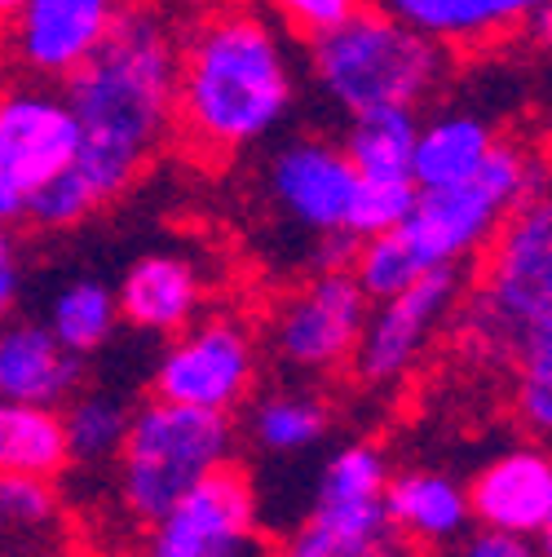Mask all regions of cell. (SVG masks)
Here are the masks:
<instances>
[{
	"label": "cell",
	"instance_id": "16",
	"mask_svg": "<svg viewBox=\"0 0 552 557\" xmlns=\"http://www.w3.org/2000/svg\"><path fill=\"white\" fill-rule=\"evenodd\" d=\"M199 306H203V274L186 252L137 257L115 288L120 323L151 336L181 332L190 319H199Z\"/></svg>",
	"mask_w": 552,
	"mask_h": 557
},
{
	"label": "cell",
	"instance_id": "5",
	"mask_svg": "<svg viewBox=\"0 0 552 557\" xmlns=\"http://www.w3.org/2000/svg\"><path fill=\"white\" fill-rule=\"evenodd\" d=\"M539 195H543V160L526 143L500 133L487 164L468 182L421 190L406 222L393 231L411 252V261H416V270L429 274V270L464 265L468 257H477L517 208Z\"/></svg>",
	"mask_w": 552,
	"mask_h": 557
},
{
	"label": "cell",
	"instance_id": "13",
	"mask_svg": "<svg viewBox=\"0 0 552 557\" xmlns=\"http://www.w3.org/2000/svg\"><path fill=\"white\" fill-rule=\"evenodd\" d=\"M76 160V120L49 81L0 89V182L27 199Z\"/></svg>",
	"mask_w": 552,
	"mask_h": 557
},
{
	"label": "cell",
	"instance_id": "30",
	"mask_svg": "<svg viewBox=\"0 0 552 557\" xmlns=\"http://www.w3.org/2000/svg\"><path fill=\"white\" fill-rule=\"evenodd\" d=\"M23 297V252L14 226H0V319H10Z\"/></svg>",
	"mask_w": 552,
	"mask_h": 557
},
{
	"label": "cell",
	"instance_id": "8",
	"mask_svg": "<svg viewBox=\"0 0 552 557\" xmlns=\"http://www.w3.org/2000/svg\"><path fill=\"white\" fill-rule=\"evenodd\" d=\"M261 376V345L252 327L235 314L190 319L168 336L164 355L151 372V389L164 403L199 411H239Z\"/></svg>",
	"mask_w": 552,
	"mask_h": 557
},
{
	"label": "cell",
	"instance_id": "27",
	"mask_svg": "<svg viewBox=\"0 0 552 557\" xmlns=\"http://www.w3.org/2000/svg\"><path fill=\"white\" fill-rule=\"evenodd\" d=\"M58 518V492L53 478L36 473H0V527L10 531H45Z\"/></svg>",
	"mask_w": 552,
	"mask_h": 557
},
{
	"label": "cell",
	"instance_id": "23",
	"mask_svg": "<svg viewBox=\"0 0 552 557\" xmlns=\"http://www.w3.org/2000/svg\"><path fill=\"white\" fill-rule=\"evenodd\" d=\"M331 430V407L310 389H274L248 407V434L269 456H301Z\"/></svg>",
	"mask_w": 552,
	"mask_h": 557
},
{
	"label": "cell",
	"instance_id": "22",
	"mask_svg": "<svg viewBox=\"0 0 552 557\" xmlns=\"http://www.w3.org/2000/svg\"><path fill=\"white\" fill-rule=\"evenodd\" d=\"M66 469V443L58 407H36L0 394V473L58 478Z\"/></svg>",
	"mask_w": 552,
	"mask_h": 557
},
{
	"label": "cell",
	"instance_id": "31",
	"mask_svg": "<svg viewBox=\"0 0 552 557\" xmlns=\"http://www.w3.org/2000/svg\"><path fill=\"white\" fill-rule=\"evenodd\" d=\"M27 218V195L14 190L10 182H0V226H18Z\"/></svg>",
	"mask_w": 552,
	"mask_h": 557
},
{
	"label": "cell",
	"instance_id": "9",
	"mask_svg": "<svg viewBox=\"0 0 552 557\" xmlns=\"http://www.w3.org/2000/svg\"><path fill=\"white\" fill-rule=\"evenodd\" d=\"M137 557H256L261 548V509L256 486L243 469L226 465L195 482L155 522L142 527Z\"/></svg>",
	"mask_w": 552,
	"mask_h": 557
},
{
	"label": "cell",
	"instance_id": "24",
	"mask_svg": "<svg viewBox=\"0 0 552 557\" xmlns=\"http://www.w3.org/2000/svg\"><path fill=\"white\" fill-rule=\"evenodd\" d=\"M128 403L120 394L106 389H76L58 407V421H62V443H66V465H111L124 430H128Z\"/></svg>",
	"mask_w": 552,
	"mask_h": 557
},
{
	"label": "cell",
	"instance_id": "28",
	"mask_svg": "<svg viewBox=\"0 0 552 557\" xmlns=\"http://www.w3.org/2000/svg\"><path fill=\"white\" fill-rule=\"evenodd\" d=\"M363 5L367 0H261V10L279 27H288L292 36H301V40H314V36L340 27Z\"/></svg>",
	"mask_w": 552,
	"mask_h": 557
},
{
	"label": "cell",
	"instance_id": "6",
	"mask_svg": "<svg viewBox=\"0 0 552 557\" xmlns=\"http://www.w3.org/2000/svg\"><path fill=\"white\" fill-rule=\"evenodd\" d=\"M235 460V425L226 411H199L151 398L128 411V430L115 451V492L128 522L147 527L177 505L195 482Z\"/></svg>",
	"mask_w": 552,
	"mask_h": 557
},
{
	"label": "cell",
	"instance_id": "3",
	"mask_svg": "<svg viewBox=\"0 0 552 557\" xmlns=\"http://www.w3.org/2000/svg\"><path fill=\"white\" fill-rule=\"evenodd\" d=\"M451 49L434 45L416 27L393 18L385 5H363L340 27L310 40V76L331 107H411L438 94L447 81Z\"/></svg>",
	"mask_w": 552,
	"mask_h": 557
},
{
	"label": "cell",
	"instance_id": "11",
	"mask_svg": "<svg viewBox=\"0 0 552 557\" xmlns=\"http://www.w3.org/2000/svg\"><path fill=\"white\" fill-rule=\"evenodd\" d=\"M372 297L350 270H318L305 288L279 301L269 319V345L297 372H336L350 368L367 323Z\"/></svg>",
	"mask_w": 552,
	"mask_h": 557
},
{
	"label": "cell",
	"instance_id": "1",
	"mask_svg": "<svg viewBox=\"0 0 552 557\" xmlns=\"http://www.w3.org/2000/svg\"><path fill=\"white\" fill-rule=\"evenodd\" d=\"M76 120V160L27 199L45 231H72L115 203L160 147L177 111V32L142 0H128L111 36L62 81Z\"/></svg>",
	"mask_w": 552,
	"mask_h": 557
},
{
	"label": "cell",
	"instance_id": "15",
	"mask_svg": "<svg viewBox=\"0 0 552 557\" xmlns=\"http://www.w3.org/2000/svg\"><path fill=\"white\" fill-rule=\"evenodd\" d=\"M468 492L473 527H487L517 540H543L552 531V460L539 443L500 451L477 469Z\"/></svg>",
	"mask_w": 552,
	"mask_h": 557
},
{
	"label": "cell",
	"instance_id": "7",
	"mask_svg": "<svg viewBox=\"0 0 552 557\" xmlns=\"http://www.w3.org/2000/svg\"><path fill=\"white\" fill-rule=\"evenodd\" d=\"M389 460L372 443L340 447L310 496V513L284 535L279 557H398V531L385 505Z\"/></svg>",
	"mask_w": 552,
	"mask_h": 557
},
{
	"label": "cell",
	"instance_id": "18",
	"mask_svg": "<svg viewBox=\"0 0 552 557\" xmlns=\"http://www.w3.org/2000/svg\"><path fill=\"white\" fill-rule=\"evenodd\" d=\"M85 381V359L36 319H0V394L36 403V407H62Z\"/></svg>",
	"mask_w": 552,
	"mask_h": 557
},
{
	"label": "cell",
	"instance_id": "10",
	"mask_svg": "<svg viewBox=\"0 0 552 557\" xmlns=\"http://www.w3.org/2000/svg\"><path fill=\"white\" fill-rule=\"evenodd\" d=\"M464 265L429 270L416 284L398 288L393 297L372 301L359 350H354V372L363 385H393L411 368L421 363V355L434 345V336L447 327V319L464 306Z\"/></svg>",
	"mask_w": 552,
	"mask_h": 557
},
{
	"label": "cell",
	"instance_id": "20",
	"mask_svg": "<svg viewBox=\"0 0 552 557\" xmlns=\"http://www.w3.org/2000/svg\"><path fill=\"white\" fill-rule=\"evenodd\" d=\"M385 505H389V522H393L398 540L455 544L473 527L464 482L442 473V469H402V473H389Z\"/></svg>",
	"mask_w": 552,
	"mask_h": 557
},
{
	"label": "cell",
	"instance_id": "21",
	"mask_svg": "<svg viewBox=\"0 0 552 557\" xmlns=\"http://www.w3.org/2000/svg\"><path fill=\"white\" fill-rule=\"evenodd\" d=\"M421 115L411 107H367L344 115L340 151L359 177H411V147H416Z\"/></svg>",
	"mask_w": 552,
	"mask_h": 557
},
{
	"label": "cell",
	"instance_id": "29",
	"mask_svg": "<svg viewBox=\"0 0 552 557\" xmlns=\"http://www.w3.org/2000/svg\"><path fill=\"white\" fill-rule=\"evenodd\" d=\"M447 557H543V548L535 540H517V535H500L487 527H468L455 544H447Z\"/></svg>",
	"mask_w": 552,
	"mask_h": 557
},
{
	"label": "cell",
	"instance_id": "2",
	"mask_svg": "<svg viewBox=\"0 0 552 557\" xmlns=\"http://www.w3.org/2000/svg\"><path fill=\"white\" fill-rule=\"evenodd\" d=\"M297 94V53L261 5L226 0L177 36L173 133L203 160H230L265 143L292 115Z\"/></svg>",
	"mask_w": 552,
	"mask_h": 557
},
{
	"label": "cell",
	"instance_id": "4",
	"mask_svg": "<svg viewBox=\"0 0 552 557\" xmlns=\"http://www.w3.org/2000/svg\"><path fill=\"white\" fill-rule=\"evenodd\" d=\"M481 278L468 297V336L495 359L552 350V208L530 199L481 248Z\"/></svg>",
	"mask_w": 552,
	"mask_h": 557
},
{
	"label": "cell",
	"instance_id": "17",
	"mask_svg": "<svg viewBox=\"0 0 552 557\" xmlns=\"http://www.w3.org/2000/svg\"><path fill=\"white\" fill-rule=\"evenodd\" d=\"M380 5L442 49H477L530 27L543 36L548 23V0H380Z\"/></svg>",
	"mask_w": 552,
	"mask_h": 557
},
{
	"label": "cell",
	"instance_id": "26",
	"mask_svg": "<svg viewBox=\"0 0 552 557\" xmlns=\"http://www.w3.org/2000/svg\"><path fill=\"white\" fill-rule=\"evenodd\" d=\"M416 182L411 177H359L350 218H344V235L350 239H372L406 222L411 203H416Z\"/></svg>",
	"mask_w": 552,
	"mask_h": 557
},
{
	"label": "cell",
	"instance_id": "32",
	"mask_svg": "<svg viewBox=\"0 0 552 557\" xmlns=\"http://www.w3.org/2000/svg\"><path fill=\"white\" fill-rule=\"evenodd\" d=\"M18 5H23V0H0V27H10V18L18 14Z\"/></svg>",
	"mask_w": 552,
	"mask_h": 557
},
{
	"label": "cell",
	"instance_id": "25",
	"mask_svg": "<svg viewBox=\"0 0 552 557\" xmlns=\"http://www.w3.org/2000/svg\"><path fill=\"white\" fill-rule=\"evenodd\" d=\"M45 327H49L72 355H80V359L98 355L102 345H111V336H115V327H120L115 288H106L102 278H72V284L58 288V297L49 301Z\"/></svg>",
	"mask_w": 552,
	"mask_h": 557
},
{
	"label": "cell",
	"instance_id": "14",
	"mask_svg": "<svg viewBox=\"0 0 552 557\" xmlns=\"http://www.w3.org/2000/svg\"><path fill=\"white\" fill-rule=\"evenodd\" d=\"M128 0H23L10 18L14 58L32 81H66L111 36Z\"/></svg>",
	"mask_w": 552,
	"mask_h": 557
},
{
	"label": "cell",
	"instance_id": "19",
	"mask_svg": "<svg viewBox=\"0 0 552 557\" xmlns=\"http://www.w3.org/2000/svg\"><path fill=\"white\" fill-rule=\"evenodd\" d=\"M500 143V128L468 107L438 111L416 124V147H411V182L416 190H442L468 182L487 164L491 147Z\"/></svg>",
	"mask_w": 552,
	"mask_h": 557
},
{
	"label": "cell",
	"instance_id": "12",
	"mask_svg": "<svg viewBox=\"0 0 552 557\" xmlns=\"http://www.w3.org/2000/svg\"><path fill=\"white\" fill-rule=\"evenodd\" d=\"M354 186V164L344 160L340 143H327V137H292L265 164V195L274 213L314 239L344 235Z\"/></svg>",
	"mask_w": 552,
	"mask_h": 557
}]
</instances>
